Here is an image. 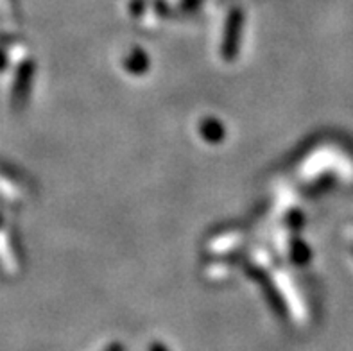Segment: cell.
<instances>
[{"label": "cell", "instance_id": "obj_1", "mask_svg": "<svg viewBox=\"0 0 353 351\" xmlns=\"http://www.w3.org/2000/svg\"><path fill=\"white\" fill-rule=\"evenodd\" d=\"M149 351H169V350H167V348L163 346V344H160V343H154V344H152L151 348H149Z\"/></svg>", "mask_w": 353, "mask_h": 351}, {"label": "cell", "instance_id": "obj_2", "mask_svg": "<svg viewBox=\"0 0 353 351\" xmlns=\"http://www.w3.org/2000/svg\"><path fill=\"white\" fill-rule=\"evenodd\" d=\"M106 351H124V348H122L121 344H112V346L108 348Z\"/></svg>", "mask_w": 353, "mask_h": 351}]
</instances>
